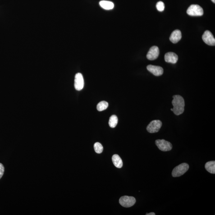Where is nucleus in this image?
Returning a JSON list of instances; mask_svg holds the SVG:
<instances>
[{
	"label": "nucleus",
	"mask_w": 215,
	"mask_h": 215,
	"mask_svg": "<svg viewBox=\"0 0 215 215\" xmlns=\"http://www.w3.org/2000/svg\"><path fill=\"white\" fill-rule=\"evenodd\" d=\"M172 104L173 106V111L175 115L178 116L183 113L185 111V102L184 98L179 95H174Z\"/></svg>",
	"instance_id": "nucleus-1"
},
{
	"label": "nucleus",
	"mask_w": 215,
	"mask_h": 215,
	"mask_svg": "<svg viewBox=\"0 0 215 215\" xmlns=\"http://www.w3.org/2000/svg\"><path fill=\"white\" fill-rule=\"evenodd\" d=\"M189 166L186 163H183L176 166L173 169L172 175L174 177H179L184 175L189 170Z\"/></svg>",
	"instance_id": "nucleus-2"
},
{
	"label": "nucleus",
	"mask_w": 215,
	"mask_h": 215,
	"mask_svg": "<svg viewBox=\"0 0 215 215\" xmlns=\"http://www.w3.org/2000/svg\"><path fill=\"white\" fill-rule=\"evenodd\" d=\"M187 13L191 16H201L203 15V9L197 5H192L187 10Z\"/></svg>",
	"instance_id": "nucleus-3"
},
{
	"label": "nucleus",
	"mask_w": 215,
	"mask_h": 215,
	"mask_svg": "<svg viewBox=\"0 0 215 215\" xmlns=\"http://www.w3.org/2000/svg\"><path fill=\"white\" fill-rule=\"evenodd\" d=\"M136 202V200L132 196H125L121 197L119 200V203L121 206L125 208H129L134 206Z\"/></svg>",
	"instance_id": "nucleus-4"
},
{
	"label": "nucleus",
	"mask_w": 215,
	"mask_h": 215,
	"mask_svg": "<svg viewBox=\"0 0 215 215\" xmlns=\"http://www.w3.org/2000/svg\"><path fill=\"white\" fill-rule=\"evenodd\" d=\"M155 144L159 149L162 152L171 151L172 149V145L169 142L164 139H157Z\"/></svg>",
	"instance_id": "nucleus-5"
},
{
	"label": "nucleus",
	"mask_w": 215,
	"mask_h": 215,
	"mask_svg": "<svg viewBox=\"0 0 215 215\" xmlns=\"http://www.w3.org/2000/svg\"><path fill=\"white\" fill-rule=\"evenodd\" d=\"M162 123L159 120H154L151 121L147 127V130L150 133H157L159 131Z\"/></svg>",
	"instance_id": "nucleus-6"
},
{
	"label": "nucleus",
	"mask_w": 215,
	"mask_h": 215,
	"mask_svg": "<svg viewBox=\"0 0 215 215\" xmlns=\"http://www.w3.org/2000/svg\"><path fill=\"white\" fill-rule=\"evenodd\" d=\"M202 38L203 42L208 45H215V39L212 33L209 30H206L204 32Z\"/></svg>",
	"instance_id": "nucleus-7"
},
{
	"label": "nucleus",
	"mask_w": 215,
	"mask_h": 215,
	"mask_svg": "<svg viewBox=\"0 0 215 215\" xmlns=\"http://www.w3.org/2000/svg\"><path fill=\"white\" fill-rule=\"evenodd\" d=\"M84 81L83 75L80 73H77L75 76L74 86L77 90H80L84 88Z\"/></svg>",
	"instance_id": "nucleus-8"
},
{
	"label": "nucleus",
	"mask_w": 215,
	"mask_h": 215,
	"mask_svg": "<svg viewBox=\"0 0 215 215\" xmlns=\"http://www.w3.org/2000/svg\"><path fill=\"white\" fill-rule=\"evenodd\" d=\"M159 54V50L158 47L153 46L150 49L147 55V57L150 60H154L157 58Z\"/></svg>",
	"instance_id": "nucleus-9"
},
{
	"label": "nucleus",
	"mask_w": 215,
	"mask_h": 215,
	"mask_svg": "<svg viewBox=\"0 0 215 215\" xmlns=\"http://www.w3.org/2000/svg\"><path fill=\"white\" fill-rule=\"evenodd\" d=\"M147 69L155 76H161L163 73V69L161 67L149 65L147 67Z\"/></svg>",
	"instance_id": "nucleus-10"
},
{
	"label": "nucleus",
	"mask_w": 215,
	"mask_h": 215,
	"mask_svg": "<svg viewBox=\"0 0 215 215\" xmlns=\"http://www.w3.org/2000/svg\"><path fill=\"white\" fill-rule=\"evenodd\" d=\"M166 62L172 64L176 63L178 60V56L174 52H168L165 56Z\"/></svg>",
	"instance_id": "nucleus-11"
},
{
	"label": "nucleus",
	"mask_w": 215,
	"mask_h": 215,
	"mask_svg": "<svg viewBox=\"0 0 215 215\" xmlns=\"http://www.w3.org/2000/svg\"><path fill=\"white\" fill-rule=\"evenodd\" d=\"M182 34L180 30H174L170 37V40L172 43H177L181 39Z\"/></svg>",
	"instance_id": "nucleus-12"
},
{
	"label": "nucleus",
	"mask_w": 215,
	"mask_h": 215,
	"mask_svg": "<svg viewBox=\"0 0 215 215\" xmlns=\"http://www.w3.org/2000/svg\"><path fill=\"white\" fill-rule=\"evenodd\" d=\"M112 162L115 167L121 168L123 166V162L119 156L118 155L115 154L112 156Z\"/></svg>",
	"instance_id": "nucleus-13"
},
{
	"label": "nucleus",
	"mask_w": 215,
	"mask_h": 215,
	"mask_svg": "<svg viewBox=\"0 0 215 215\" xmlns=\"http://www.w3.org/2000/svg\"><path fill=\"white\" fill-rule=\"evenodd\" d=\"M99 4L102 8L107 10L112 9L114 6L113 2L107 1H101L99 2Z\"/></svg>",
	"instance_id": "nucleus-14"
},
{
	"label": "nucleus",
	"mask_w": 215,
	"mask_h": 215,
	"mask_svg": "<svg viewBox=\"0 0 215 215\" xmlns=\"http://www.w3.org/2000/svg\"><path fill=\"white\" fill-rule=\"evenodd\" d=\"M206 169L210 173H215V161H210L207 162L205 166Z\"/></svg>",
	"instance_id": "nucleus-15"
},
{
	"label": "nucleus",
	"mask_w": 215,
	"mask_h": 215,
	"mask_svg": "<svg viewBox=\"0 0 215 215\" xmlns=\"http://www.w3.org/2000/svg\"><path fill=\"white\" fill-rule=\"evenodd\" d=\"M118 119L116 115H112L110 117L109 121V125L111 128H114L117 125Z\"/></svg>",
	"instance_id": "nucleus-16"
},
{
	"label": "nucleus",
	"mask_w": 215,
	"mask_h": 215,
	"mask_svg": "<svg viewBox=\"0 0 215 215\" xmlns=\"http://www.w3.org/2000/svg\"><path fill=\"white\" fill-rule=\"evenodd\" d=\"M108 104L107 102L105 101H102L100 102L99 103L97 104V109L98 111H102L104 110L107 109V108L108 107Z\"/></svg>",
	"instance_id": "nucleus-17"
},
{
	"label": "nucleus",
	"mask_w": 215,
	"mask_h": 215,
	"mask_svg": "<svg viewBox=\"0 0 215 215\" xmlns=\"http://www.w3.org/2000/svg\"><path fill=\"white\" fill-rule=\"evenodd\" d=\"M94 149L96 153H101L103 151V148L101 144L100 143L97 142L94 143Z\"/></svg>",
	"instance_id": "nucleus-18"
},
{
	"label": "nucleus",
	"mask_w": 215,
	"mask_h": 215,
	"mask_svg": "<svg viewBox=\"0 0 215 215\" xmlns=\"http://www.w3.org/2000/svg\"><path fill=\"white\" fill-rule=\"evenodd\" d=\"M156 8L158 11L162 12L165 9V4L162 1H159L156 5Z\"/></svg>",
	"instance_id": "nucleus-19"
},
{
	"label": "nucleus",
	"mask_w": 215,
	"mask_h": 215,
	"mask_svg": "<svg viewBox=\"0 0 215 215\" xmlns=\"http://www.w3.org/2000/svg\"><path fill=\"white\" fill-rule=\"evenodd\" d=\"M5 168L2 163H0V179L2 177L4 173Z\"/></svg>",
	"instance_id": "nucleus-20"
},
{
	"label": "nucleus",
	"mask_w": 215,
	"mask_h": 215,
	"mask_svg": "<svg viewBox=\"0 0 215 215\" xmlns=\"http://www.w3.org/2000/svg\"><path fill=\"white\" fill-rule=\"evenodd\" d=\"M146 215H155V213H153V212H151V213H147V214H146Z\"/></svg>",
	"instance_id": "nucleus-21"
},
{
	"label": "nucleus",
	"mask_w": 215,
	"mask_h": 215,
	"mask_svg": "<svg viewBox=\"0 0 215 215\" xmlns=\"http://www.w3.org/2000/svg\"><path fill=\"white\" fill-rule=\"evenodd\" d=\"M213 2V3H215V0H211Z\"/></svg>",
	"instance_id": "nucleus-22"
},
{
	"label": "nucleus",
	"mask_w": 215,
	"mask_h": 215,
	"mask_svg": "<svg viewBox=\"0 0 215 215\" xmlns=\"http://www.w3.org/2000/svg\"><path fill=\"white\" fill-rule=\"evenodd\" d=\"M171 110L172 111H173V108H171Z\"/></svg>",
	"instance_id": "nucleus-23"
}]
</instances>
